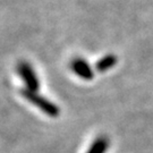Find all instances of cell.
Returning <instances> with one entry per match:
<instances>
[{
	"instance_id": "cell-4",
	"label": "cell",
	"mask_w": 153,
	"mask_h": 153,
	"mask_svg": "<svg viewBox=\"0 0 153 153\" xmlns=\"http://www.w3.org/2000/svg\"><path fill=\"white\" fill-rule=\"evenodd\" d=\"M108 146H109V141H108L107 137L104 136L98 137L93 142L91 148L88 149V153H105Z\"/></svg>"
},
{
	"instance_id": "cell-1",
	"label": "cell",
	"mask_w": 153,
	"mask_h": 153,
	"mask_svg": "<svg viewBox=\"0 0 153 153\" xmlns=\"http://www.w3.org/2000/svg\"><path fill=\"white\" fill-rule=\"evenodd\" d=\"M21 94L27 101H30L31 103H33L38 108H40L45 115H48L49 117L55 118V117H58L59 114H60V109L55 103H52L48 99H45L44 97L38 94L36 92H33V91H30L27 88H24V90L21 91Z\"/></svg>"
},
{
	"instance_id": "cell-2",
	"label": "cell",
	"mask_w": 153,
	"mask_h": 153,
	"mask_svg": "<svg viewBox=\"0 0 153 153\" xmlns=\"http://www.w3.org/2000/svg\"><path fill=\"white\" fill-rule=\"evenodd\" d=\"M17 71L19 76L23 78V81L26 85V88L33 92H36L40 88V82L36 77L35 71H33L32 66L26 61H21L17 65Z\"/></svg>"
},
{
	"instance_id": "cell-5",
	"label": "cell",
	"mask_w": 153,
	"mask_h": 153,
	"mask_svg": "<svg viewBox=\"0 0 153 153\" xmlns=\"http://www.w3.org/2000/svg\"><path fill=\"white\" fill-rule=\"evenodd\" d=\"M116 62H117V57L116 56H112V55L105 56V57H103L102 59H100L98 61L97 69L99 71H108L109 68H111L112 66H115Z\"/></svg>"
},
{
	"instance_id": "cell-3",
	"label": "cell",
	"mask_w": 153,
	"mask_h": 153,
	"mask_svg": "<svg viewBox=\"0 0 153 153\" xmlns=\"http://www.w3.org/2000/svg\"><path fill=\"white\" fill-rule=\"evenodd\" d=\"M71 69L77 76H79L85 81H90L93 78V71L91 67L83 59H74L71 61Z\"/></svg>"
}]
</instances>
